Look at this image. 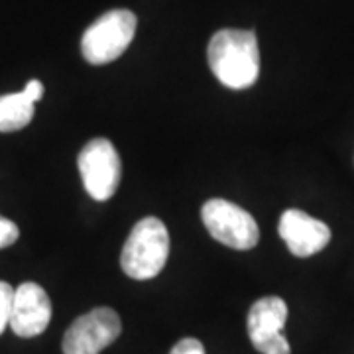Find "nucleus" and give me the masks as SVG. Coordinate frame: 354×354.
<instances>
[{"instance_id": "0eeeda50", "label": "nucleus", "mask_w": 354, "mask_h": 354, "mask_svg": "<svg viewBox=\"0 0 354 354\" xmlns=\"http://www.w3.org/2000/svg\"><path fill=\"white\" fill-rule=\"evenodd\" d=\"M288 321V304L278 295L258 299L248 311V335L260 354H291L283 327Z\"/></svg>"}, {"instance_id": "f03ea898", "label": "nucleus", "mask_w": 354, "mask_h": 354, "mask_svg": "<svg viewBox=\"0 0 354 354\" xmlns=\"http://www.w3.org/2000/svg\"><path fill=\"white\" fill-rule=\"evenodd\" d=\"M169 256V232L158 216H146L130 230L120 254V266L128 278L152 279Z\"/></svg>"}, {"instance_id": "20e7f679", "label": "nucleus", "mask_w": 354, "mask_h": 354, "mask_svg": "<svg viewBox=\"0 0 354 354\" xmlns=\"http://www.w3.org/2000/svg\"><path fill=\"white\" fill-rule=\"evenodd\" d=\"M203 225L209 234L234 250H250L260 241V228L254 216L227 199H211L201 209Z\"/></svg>"}, {"instance_id": "9b49d317", "label": "nucleus", "mask_w": 354, "mask_h": 354, "mask_svg": "<svg viewBox=\"0 0 354 354\" xmlns=\"http://www.w3.org/2000/svg\"><path fill=\"white\" fill-rule=\"evenodd\" d=\"M14 288L6 281H0V335L4 333L6 325H10V313H12Z\"/></svg>"}, {"instance_id": "6e6552de", "label": "nucleus", "mask_w": 354, "mask_h": 354, "mask_svg": "<svg viewBox=\"0 0 354 354\" xmlns=\"http://www.w3.org/2000/svg\"><path fill=\"white\" fill-rule=\"evenodd\" d=\"M51 321V301L46 290L26 281L18 290H14L12 313H10V329L22 337L32 339L48 329Z\"/></svg>"}, {"instance_id": "ddd939ff", "label": "nucleus", "mask_w": 354, "mask_h": 354, "mask_svg": "<svg viewBox=\"0 0 354 354\" xmlns=\"http://www.w3.org/2000/svg\"><path fill=\"white\" fill-rule=\"evenodd\" d=\"M169 354H205V346L197 339H181L176 342Z\"/></svg>"}, {"instance_id": "39448f33", "label": "nucleus", "mask_w": 354, "mask_h": 354, "mask_svg": "<svg viewBox=\"0 0 354 354\" xmlns=\"http://www.w3.org/2000/svg\"><path fill=\"white\" fill-rule=\"evenodd\" d=\"M79 174L83 185L95 201H109L120 185V158L106 138H95L88 142L77 158Z\"/></svg>"}, {"instance_id": "9d476101", "label": "nucleus", "mask_w": 354, "mask_h": 354, "mask_svg": "<svg viewBox=\"0 0 354 354\" xmlns=\"http://www.w3.org/2000/svg\"><path fill=\"white\" fill-rule=\"evenodd\" d=\"M36 101L26 93H10L0 97V132H16L28 127L34 118Z\"/></svg>"}, {"instance_id": "f8f14e48", "label": "nucleus", "mask_w": 354, "mask_h": 354, "mask_svg": "<svg viewBox=\"0 0 354 354\" xmlns=\"http://www.w3.org/2000/svg\"><path fill=\"white\" fill-rule=\"evenodd\" d=\"M18 236H20V228L16 227V223L0 216V250L12 246L14 242L18 241Z\"/></svg>"}, {"instance_id": "1a4fd4ad", "label": "nucleus", "mask_w": 354, "mask_h": 354, "mask_svg": "<svg viewBox=\"0 0 354 354\" xmlns=\"http://www.w3.org/2000/svg\"><path fill=\"white\" fill-rule=\"evenodd\" d=\"M278 230L288 244V250L297 258H309L321 252L330 241V228L299 209H288L279 218Z\"/></svg>"}, {"instance_id": "423d86ee", "label": "nucleus", "mask_w": 354, "mask_h": 354, "mask_svg": "<svg viewBox=\"0 0 354 354\" xmlns=\"http://www.w3.org/2000/svg\"><path fill=\"white\" fill-rule=\"evenodd\" d=\"M122 333L118 313L111 307H95L77 317L65 330L64 354H99L111 346Z\"/></svg>"}, {"instance_id": "f257e3e1", "label": "nucleus", "mask_w": 354, "mask_h": 354, "mask_svg": "<svg viewBox=\"0 0 354 354\" xmlns=\"http://www.w3.org/2000/svg\"><path fill=\"white\" fill-rule=\"evenodd\" d=\"M209 67L228 88H248L260 75V50L252 30H221L209 41Z\"/></svg>"}, {"instance_id": "7ed1b4c3", "label": "nucleus", "mask_w": 354, "mask_h": 354, "mask_svg": "<svg viewBox=\"0 0 354 354\" xmlns=\"http://www.w3.org/2000/svg\"><path fill=\"white\" fill-rule=\"evenodd\" d=\"M136 34V16L130 10H111L83 34L81 51L88 64L104 65L118 59Z\"/></svg>"}, {"instance_id": "4468645a", "label": "nucleus", "mask_w": 354, "mask_h": 354, "mask_svg": "<svg viewBox=\"0 0 354 354\" xmlns=\"http://www.w3.org/2000/svg\"><path fill=\"white\" fill-rule=\"evenodd\" d=\"M24 91L36 102H38L41 97H44V85H41L39 81H36V79H34V81H30V83H28V85L24 87Z\"/></svg>"}]
</instances>
